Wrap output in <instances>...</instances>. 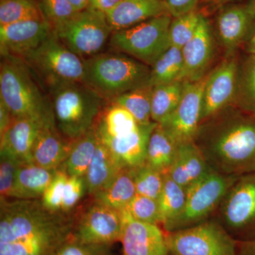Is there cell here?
I'll return each mask as SVG.
<instances>
[{"instance_id":"cell-1","label":"cell","mask_w":255,"mask_h":255,"mask_svg":"<svg viewBox=\"0 0 255 255\" xmlns=\"http://www.w3.org/2000/svg\"><path fill=\"white\" fill-rule=\"evenodd\" d=\"M0 255H55L73 236L75 219L40 199L1 201Z\"/></svg>"},{"instance_id":"cell-2","label":"cell","mask_w":255,"mask_h":255,"mask_svg":"<svg viewBox=\"0 0 255 255\" xmlns=\"http://www.w3.org/2000/svg\"><path fill=\"white\" fill-rule=\"evenodd\" d=\"M194 142L212 170L236 177L255 172V114L230 106L200 124Z\"/></svg>"},{"instance_id":"cell-3","label":"cell","mask_w":255,"mask_h":255,"mask_svg":"<svg viewBox=\"0 0 255 255\" xmlns=\"http://www.w3.org/2000/svg\"><path fill=\"white\" fill-rule=\"evenodd\" d=\"M151 67L120 53H100L85 59L82 83L107 102L150 85Z\"/></svg>"},{"instance_id":"cell-4","label":"cell","mask_w":255,"mask_h":255,"mask_svg":"<svg viewBox=\"0 0 255 255\" xmlns=\"http://www.w3.org/2000/svg\"><path fill=\"white\" fill-rule=\"evenodd\" d=\"M1 58L0 100L14 119L33 117L55 122L50 98L28 65L13 55H1Z\"/></svg>"},{"instance_id":"cell-5","label":"cell","mask_w":255,"mask_h":255,"mask_svg":"<svg viewBox=\"0 0 255 255\" xmlns=\"http://www.w3.org/2000/svg\"><path fill=\"white\" fill-rule=\"evenodd\" d=\"M55 127L74 141L95 127L108 102L82 82H73L48 91Z\"/></svg>"},{"instance_id":"cell-6","label":"cell","mask_w":255,"mask_h":255,"mask_svg":"<svg viewBox=\"0 0 255 255\" xmlns=\"http://www.w3.org/2000/svg\"><path fill=\"white\" fill-rule=\"evenodd\" d=\"M20 58L48 91L83 80L85 59L67 48L55 33L36 49Z\"/></svg>"},{"instance_id":"cell-7","label":"cell","mask_w":255,"mask_h":255,"mask_svg":"<svg viewBox=\"0 0 255 255\" xmlns=\"http://www.w3.org/2000/svg\"><path fill=\"white\" fill-rule=\"evenodd\" d=\"M236 176L211 170L187 189V200L180 214L164 228L165 233L190 227L210 219L218 211Z\"/></svg>"},{"instance_id":"cell-8","label":"cell","mask_w":255,"mask_h":255,"mask_svg":"<svg viewBox=\"0 0 255 255\" xmlns=\"http://www.w3.org/2000/svg\"><path fill=\"white\" fill-rule=\"evenodd\" d=\"M172 18L169 14H162L127 29L113 31L110 45L151 67L170 46L168 32Z\"/></svg>"},{"instance_id":"cell-9","label":"cell","mask_w":255,"mask_h":255,"mask_svg":"<svg viewBox=\"0 0 255 255\" xmlns=\"http://www.w3.org/2000/svg\"><path fill=\"white\" fill-rule=\"evenodd\" d=\"M170 255H238V241L217 219L166 233Z\"/></svg>"},{"instance_id":"cell-10","label":"cell","mask_w":255,"mask_h":255,"mask_svg":"<svg viewBox=\"0 0 255 255\" xmlns=\"http://www.w3.org/2000/svg\"><path fill=\"white\" fill-rule=\"evenodd\" d=\"M54 33L67 48L87 59L102 52L113 30L105 14L88 7L56 26Z\"/></svg>"},{"instance_id":"cell-11","label":"cell","mask_w":255,"mask_h":255,"mask_svg":"<svg viewBox=\"0 0 255 255\" xmlns=\"http://www.w3.org/2000/svg\"><path fill=\"white\" fill-rule=\"evenodd\" d=\"M218 211V221L237 241L255 236V172L238 178Z\"/></svg>"},{"instance_id":"cell-12","label":"cell","mask_w":255,"mask_h":255,"mask_svg":"<svg viewBox=\"0 0 255 255\" xmlns=\"http://www.w3.org/2000/svg\"><path fill=\"white\" fill-rule=\"evenodd\" d=\"M124 226L123 211L94 201L75 219L72 237L88 244L112 246L121 241Z\"/></svg>"},{"instance_id":"cell-13","label":"cell","mask_w":255,"mask_h":255,"mask_svg":"<svg viewBox=\"0 0 255 255\" xmlns=\"http://www.w3.org/2000/svg\"><path fill=\"white\" fill-rule=\"evenodd\" d=\"M255 21V0L231 3L218 10L213 31L224 58L240 53Z\"/></svg>"},{"instance_id":"cell-14","label":"cell","mask_w":255,"mask_h":255,"mask_svg":"<svg viewBox=\"0 0 255 255\" xmlns=\"http://www.w3.org/2000/svg\"><path fill=\"white\" fill-rule=\"evenodd\" d=\"M206 78L207 75L198 81H186L179 105L167 119L158 124L178 145L194 141L201 124Z\"/></svg>"},{"instance_id":"cell-15","label":"cell","mask_w":255,"mask_h":255,"mask_svg":"<svg viewBox=\"0 0 255 255\" xmlns=\"http://www.w3.org/2000/svg\"><path fill=\"white\" fill-rule=\"evenodd\" d=\"M240 55L226 57L208 74L203 92L201 124L233 105L237 90Z\"/></svg>"},{"instance_id":"cell-16","label":"cell","mask_w":255,"mask_h":255,"mask_svg":"<svg viewBox=\"0 0 255 255\" xmlns=\"http://www.w3.org/2000/svg\"><path fill=\"white\" fill-rule=\"evenodd\" d=\"M53 33L54 28L46 18L0 26L1 55L23 58L41 46Z\"/></svg>"},{"instance_id":"cell-17","label":"cell","mask_w":255,"mask_h":255,"mask_svg":"<svg viewBox=\"0 0 255 255\" xmlns=\"http://www.w3.org/2000/svg\"><path fill=\"white\" fill-rule=\"evenodd\" d=\"M217 45L209 20L202 14L195 34L182 48L184 81H198L209 73Z\"/></svg>"},{"instance_id":"cell-18","label":"cell","mask_w":255,"mask_h":255,"mask_svg":"<svg viewBox=\"0 0 255 255\" xmlns=\"http://www.w3.org/2000/svg\"><path fill=\"white\" fill-rule=\"evenodd\" d=\"M123 214V255H170L165 231L158 225L134 220L125 211Z\"/></svg>"},{"instance_id":"cell-19","label":"cell","mask_w":255,"mask_h":255,"mask_svg":"<svg viewBox=\"0 0 255 255\" xmlns=\"http://www.w3.org/2000/svg\"><path fill=\"white\" fill-rule=\"evenodd\" d=\"M54 121L33 117L13 119L0 137V152L14 156L22 163H31V152L38 134L45 126Z\"/></svg>"},{"instance_id":"cell-20","label":"cell","mask_w":255,"mask_h":255,"mask_svg":"<svg viewBox=\"0 0 255 255\" xmlns=\"http://www.w3.org/2000/svg\"><path fill=\"white\" fill-rule=\"evenodd\" d=\"M157 123L139 125L135 131L112 138L100 139L110 148L123 168L135 169L143 165L147 157L150 134Z\"/></svg>"},{"instance_id":"cell-21","label":"cell","mask_w":255,"mask_h":255,"mask_svg":"<svg viewBox=\"0 0 255 255\" xmlns=\"http://www.w3.org/2000/svg\"><path fill=\"white\" fill-rule=\"evenodd\" d=\"M73 142L60 133L55 123L45 126L33 146L32 163L53 170L59 169L68 158Z\"/></svg>"},{"instance_id":"cell-22","label":"cell","mask_w":255,"mask_h":255,"mask_svg":"<svg viewBox=\"0 0 255 255\" xmlns=\"http://www.w3.org/2000/svg\"><path fill=\"white\" fill-rule=\"evenodd\" d=\"M165 14L169 13L164 0H122L106 16L111 28L116 31Z\"/></svg>"},{"instance_id":"cell-23","label":"cell","mask_w":255,"mask_h":255,"mask_svg":"<svg viewBox=\"0 0 255 255\" xmlns=\"http://www.w3.org/2000/svg\"><path fill=\"white\" fill-rule=\"evenodd\" d=\"M202 152L194 141L179 144L169 177L187 189L211 170Z\"/></svg>"},{"instance_id":"cell-24","label":"cell","mask_w":255,"mask_h":255,"mask_svg":"<svg viewBox=\"0 0 255 255\" xmlns=\"http://www.w3.org/2000/svg\"><path fill=\"white\" fill-rule=\"evenodd\" d=\"M57 170L32 162L21 164L16 172L11 198L23 200L41 199Z\"/></svg>"},{"instance_id":"cell-25","label":"cell","mask_w":255,"mask_h":255,"mask_svg":"<svg viewBox=\"0 0 255 255\" xmlns=\"http://www.w3.org/2000/svg\"><path fill=\"white\" fill-rule=\"evenodd\" d=\"M122 169L110 148L99 138L95 155L85 176L87 193L95 196Z\"/></svg>"},{"instance_id":"cell-26","label":"cell","mask_w":255,"mask_h":255,"mask_svg":"<svg viewBox=\"0 0 255 255\" xmlns=\"http://www.w3.org/2000/svg\"><path fill=\"white\" fill-rule=\"evenodd\" d=\"M136 194L134 169L123 168L93 197L95 202L123 211Z\"/></svg>"},{"instance_id":"cell-27","label":"cell","mask_w":255,"mask_h":255,"mask_svg":"<svg viewBox=\"0 0 255 255\" xmlns=\"http://www.w3.org/2000/svg\"><path fill=\"white\" fill-rule=\"evenodd\" d=\"M136 120L122 106L108 102L95 126L100 139L112 138L127 135L138 127Z\"/></svg>"},{"instance_id":"cell-28","label":"cell","mask_w":255,"mask_h":255,"mask_svg":"<svg viewBox=\"0 0 255 255\" xmlns=\"http://www.w3.org/2000/svg\"><path fill=\"white\" fill-rule=\"evenodd\" d=\"M178 145L157 124L149 139L145 163L167 175L177 155Z\"/></svg>"},{"instance_id":"cell-29","label":"cell","mask_w":255,"mask_h":255,"mask_svg":"<svg viewBox=\"0 0 255 255\" xmlns=\"http://www.w3.org/2000/svg\"><path fill=\"white\" fill-rule=\"evenodd\" d=\"M98 141L95 128L83 136L74 140L68 158L60 169L65 171L69 176L85 177L95 155Z\"/></svg>"},{"instance_id":"cell-30","label":"cell","mask_w":255,"mask_h":255,"mask_svg":"<svg viewBox=\"0 0 255 255\" xmlns=\"http://www.w3.org/2000/svg\"><path fill=\"white\" fill-rule=\"evenodd\" d=\"M184 81L182 48L169 46L151 66L150 85Z\"/></svg>"},{"instance_id":"cell-31","label":"cell","mask_w":255,"mask_h":255,"mask_svg":"<svg viewBox=\"0 0 255 255\" xmlns=\"http://www.w3.org/2000/svg\"><path fill=\"white\" fill-rule=\"evenodd\" d=\"M233 105L255 114V55H240L237 90Z\"/></svg>"},{"instance_id":"cell-32","label":"cell","mask_w":255,"mask_h":255,"mask_svg":"<svg viewBox=\"0 0 255 255\" xmlns=\"http://www.w3.org/2000/svg\"><path fill=\"white\" fill-rule=\"evenodd\" d=\"M186 81H177L156 85L152 89L151 117L159 124L170 115L182 99Z\"/></svg>"},{"instance_id":"cell-33","label":"cell","mask_w":255,"mask_h":255,"mask_svg":"<svg viewBox=\"0 0 255 255\" xmlns=\"http://www.w3.org/2000/svg\"><path fill=\"white\" fill-rule=\"evenodd\" d=\"M187 200V189L165 176L164 184L158 200L159 221L163 228L182 213Z\"/></svg>"},{"instance_id":"cell-34","label":"cell","mask_w":255,"mask_h":255,"mask_svg":"<svg viewBox=\"0 0 255 255\" xmlns=\"http://www.w3.org/2000/svg\"><path fill=\"white\" fill-rule=\"evenodd\" d=\"M153 86L146 85L128 92L110 101L122 106L132 114L139 125L152 124L151 102Z\"/></svg>"},{"instance_id":"cell-35","label":"cell","mask_w":255,"mask_h":255,"mask_svg":"<svg viewBox=\"0 0 255 255\" xmlns=\"http://www.w3.org/2000/svg\"><path fill=\"white\" fill-rule=\"evenodd\" d=\"M45 18L36 0H1L0 26Z\"/></svg>"},{"instance_id":"cell-36","label":"cell","mask_w":255,"mask_h":255,"mask_svg":"<svg viewBox=\"0 0 255 255\" xmlns=\"http://www.w3.org/2000/svg\"><path fill=\"white\" fill-rule=\"evenodd\" d=\"M201 15L200 11L196 9L182 16L172 17L168 32L170 46L182 48L190 41L199 26Z\"/></svg>"},{"instance_id":"cell-37","label":"cell","mask_w":255,"mask_h":255,"mask_svg":"<svg viewBox=\"0 0 255 255\" xmlns=\"http://www.w3.org/2000/svg\"><path fill=\"white\" fill-rule=\"evenodd\" d=\"M165 176L146 163L134 169L137 194L158 200L163 189Z\"/></svg>"},{"instance_id":"cell-38","label":"cell","mask_w":255,"mask_h":255,"mask_svg":"<svg viewBox=\"0 0 255 255\" xmlns=\"http://www.w3.org/2000/svg\"><path fill=\"white\" fill-rule=\"evenodd\" d=\"M124 211L136 221L160 225L158 201L152 198L136 194Z\"/></svg>"},{"instance_id":"cell-39","label":"cell","mask_w":255,"mask_h":255,"mask_svg":"<svg viewBox=\"0 0 255 255\" xmlns=\"http://www.w3.org/2000/svg\"><path fill=\"white\" fill-rule=\"evenodd\" d=\"M44 18L53 28L70 19L78 11L69 0H38Z\"/></svg>"},{"instance_id":"cell-40","label":"cell","mask_w":255,"mask_h":255,"mask_svg":"<svg viewBox=\"0 0 255 255\" xmlns=\"http://www.w3.org/2000/svg\"><path fill=\"white\" fill-rule=\"evenodd\" d=\"M23 164L14 156L0 152V198L1 201L11 199V193L19 166Z\"/></svg>"},{"instance_id":"cell-41","label":"cell","mask_w":255,"mask_h":255,"mask_svg":"<svg viewBox=\"0 0 255 255\" xmlns=\"http://www.w3.org/2000/svg\"><path fill=\"white\" fill-rule=\"evenodd\" d=\"M68 177V174L65 171L58 169L44 194L42 196V204L48 211L52 212H62L64 188Z\"/></svg>"},{"instance_id":"cell-42","label":"cell","mask_w":255,"mask_h":255,"mask_svg":"<svg viewBox=\"0 0 255 255\" xmlns=\"http://www.w3.org/2000/svg\"><path fill=\"white\" fill-rule=\"evenodd\" d=\"M87 193L85 177L69 176L64 188L63 202L61 211L68 214Z\"/></svg>"},{"instance_id":"cell-43","label":"cell","mask_w":255,"mask_h":255,"mask_svg":"<svg viewBox=\"0 0 255 255\" xmlns=\"http://www.w3.org/2000/svg\"><path fill=\"white\" fill-rule=\"evenodd\" d=\"M111 246L88 244L71 237L60 247L55 255H111Z\"/></svg>"},{"instance_id":"cell-44","label":"cell","mask_w":255,"mask_h":255,"mask_svg":"<svg viewBox=\"0 0 255 255\" xmlns=\"http://www.w3.org/2000/svg\"><path fill=\"white\" fill-rule=\"evenodd\" d=\"M172 17H177L196 9L200 0H164Z\"/></svg>"},{"instance_id":"cell-45","label":"cell","mask_w":255,"mask_h":255,"mask_svg":"<svg viewBox=\"0 0 255 255\" xmlns=\"http://www.w3.org/2000/svg\"><path fill=\"white\" fill-rule=\"evenodd\" d=\"M122 1V0H90L89 7L106 14L113 9Z\"/></svg>"},{"instance_id":"cell-46","label":"cell","mask_w":255,"mask_h":255,"mask_svg":"<svg viewBox=\"0 0 255 255\" xmlns=\"http://www.w3.org/2000/svg\"><path fill=\"white\" fill-rule=\"evenodd\" d=\"M14 117L8 110L6 105L0 100V137L4 135L5 132L12 122Z\"/></svg>"},{"instance_id":"cell-47","label":"cell","mask_w":255,"mask_h":255,"mask_svg":"<svg viewBox=\"0 0 255 255\" xmlns=\"http://www.w3.org/2000/svg\"><path fill=\"white\" fill-rule=\"evenodd\" d=\"M240 52L243 54L255 55V21Z\"/></svg>"},{"instance_id":"cell-48","label":"cell","mask_w":255,"mask_h":255,"mask_svg":"<svg viewBox=\"0 0 255 255\" xmlns=\"http://www.w3.org/2000/svg\"><path fill=\"white\" fill-rule=\"evenodd\" d=\"M238 255H255V235L243 241H238Z\"/></svg>"},{"instance_id":"cell-49","label":"cell","mask_w":255,"mask_h":255,"mask_svg":"<svg viewBox=\"0 0 255 255\" xmlns=\"http://www.w3.org/2000/svg\"><path fill=\"white\" fill-rule=\"evenodd\" d=\"M235 1L236 0H200V2L206 12H214Z\"/></svg>"},{"instance_id":"cell-50","label":"cell","mask_w":255,"mask_h":255,"mask_svg":"<svg viewBox=\"0 0 255 255\" xmlns=\"http://www.w3.org/2000/svg\"><path fill=\"white\" fill-rule=\"evenodd\" d=\"M76 11H81L90 6V0H69Z\"/></svg>"},{"instance_id":"cell-51","label":"cell","mask_w":255,"mask_h":255,"mask_svg":"<svg viewBox=\"0 0 255 255\" xmlns=\"http://www.w3.org/2000/svg\"></svg>"}]
</instances>
